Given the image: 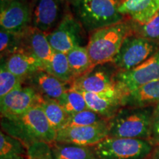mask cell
Wrapping results in <instances>:
<instances>
[{
  "label": "cell",
  "instance_id": "obj_23",
  "mask_svg": "<svg viewBox=\"0 0 159 159\" xmlns=\"http://www.w3.org/2000/svg\"><path fill=\"white\" fill-rule=\"evenodd\" d=\"M45 71L67 84L71 85L74 80V77L69 66L66 54L65 53L54 52L50 62Z\"/></svg>",
  "mask_w": 159,
  "mask_h": 159
},
{
  "label": "cell",
  "instance_id": "obj_4",
  "mask_svg": "<svg viewBox=\"0 0 159 159\" xmlns=\"http://www.w3.org/2000/svg\"><path fill=\"white\" fill-rule=\"evenodd\" d=\"M131 32L130 21L126 19L91 33L85 47L93 65L112 62L123 41Z\"/></svg>",
  "mask_w": 159,
  "mask_h": 159
},
{
  "label": "cell",
  "instance_id": "obj_30",
  "mask_svg": "<svg viewBox=\"0 0 159 159\" xmlns=\"http://www.w3.org/2000/svg\"><path fill=\"white\" fill-rule=\"evenodd\" d=\"M27 159H55L50 144L36 142L27 148Z\"/></svg>",
  "mask_w": 159,
  "mask_h": 159
},
{
  "label": "cell",
  "instance_id": "obj_20",
  "mask_svg": "<svg viewBox=\"0 0 159 159\" xmlns=\"http://www.w3.org/2000/svg\"><path fill=\"white\" fill-rule=\"evenodd\" d=\"M50 146L55 159H97L92 147L57 142Z\"/></svg>",
  "mask_w": 159,
  "mask_h": 159
},
{
  "label": "cell",
  "instance_id": "obj_17",
  "mask_svg": "<svg viewBox=\"0 0 159 159\" xmlns=\"http://www.w3.org/2000/svg\"><path fill=\"white\" fill-rule=\"evenodd\" d=\"M25 50L34 55L47 66L52 57L54 50L47 38V34L34 27H30L23 33Z\"/></svg>",
  "mask_w": 159,
  "mask_h": 159
},
{
  "label": "cell",
  "instance_id": "obj_29",
  "mask_svg": "<svg viewBox=\"0 0 159 159\" xmlns=\"http://www.w3.org/2000/svg\"><path fill=\"white\" fill-rule=\"evenodd\" d=\"M23 80L16 76L7 69L5 61L1 60L0 67V98L8 94L19 85L22 84Z\"/></svg>",
  "mask_w": 159,
  "mask_h": 159
},
{
  "label": "cell",
  "instance_id": "obj_26",
  "mask_svg": "<svg viewBox=\"0 0 159 159\" xmlns=\"http://www.w3.org/2000/svg\"><path fill=\"white\" fill-rule=\"evenodd\" d=\"M57 102L69 116L88 109L82 93L71 86L66 91Z\"/></svg>",
  "mask_w": 159,
  "mask_h": 159
},
{
  "label": "cell",
  "instance_id": "obj_7",
  "mask_svg": "<svg viewBox=\"0 0 159 159\" xmlns=\"http://www.w3.org/2000/svg\"><path fill=\"white\" fill-rule=\"evenodd\" d=\"M158 49V43L131 32L123 41L112 63L118 70H130L150 58Z\"/></svg>",
  "mask_w": 159,
  "mask_h": 159
},
{
  "label": "cell",
  "instance_id": "obj_31",
  "mask_svg": "<svg viewBox=\"0 0 159 159\" xmlns=\"http://www.w3.org/2000/svg\"><path fill=\"white\" fill-rule=\"evenodd\" d=\"M150 141L154 146L159 144V103L155 107Z\"/></svg>",
  "mask_w": 159,
  "mask_h": 159
},
{
  "label": "cell",
  "instance_id": "obj_13",
  "mask_svg": "<svg viewBox=\"0 0 159 159\" xmlns=\"http://www.w3.org/2000/svg\"><path fill=\"white\" fill-rule=\"evenodd\" d=\"M1 29L14 33H22L31 27V8L25 0H13L1 8Z\"/></svg>",
  "mask_w": 159,
  "mask_h": 159
},
{
  "label": "cell",
  "instance_id": "obj_3",
  "mask_svg": "<svg viewBox=\"0 0 159 159\" xmlns=\"http://www.w3.org/2000/svg\"><path fill=\"white\" fill-rule=\"evenodd\" d=\"M155 107H122L108 120V137L150 140Z\"/></svg>",
  "mask_w": 159,
  "mask_h": 159
},
{
  "label": "cell",
  "instance_id": "obj_16",
  "mask_svg": "<svg viewBox=\"0 0 159 159\" xmlns=\"http://www.w3.org/2000/svg\"><path fill=\"white\" fill-rule=\"evenodd\" d=\"M118 11L134 22H148L159 11V0H121Z\"/></svg>",
  "mask_w": 159,
  "mask_h": 159
},
{
  "label": "cell",
  "instance_id": "obj_2",
  "mask_svg": "<svg viewBox=\"0 0 159 159\" xmlns=\"http://www.w3.org/2000/svg\"><path fill=\"white\" fill-rule=\"evenodd\" d=\"M72 14L89 35L127 19L118 11L121 0H68Z\"/></svg>",
  "mask_w": 159,
  "mask_h": 159
},
{
  "label": "cell",
  "instance_id": "obj_6",
  "mask_svg": "<svg viewBox=\"0 0 159 159\" xmlns=\"http://www.w3.org/2000/svg\"><path fill=\"white\" fill-rule=\"evenodd\" d=\"M86 33L82 25L72 14L69 6L62 21L47 35V38L53 50L66 54L75 47L86 46L89 40Z\"/></svg>",
  "mask_w": 159,
  "mask_h": 159
},
{
  "label": "cell",
  "instance_id": "obj_22",
  "mask_svg": "<svg viewBox=\"0 0 159 159\" xmlns=\"http://www.w3.org/2000/svg\"><path fill=\"white\" fill-rule=\"evenodd\" d=\"M0 159H27V148L19 139L1 130Z\"/></svg>",
  "mask_w": 159,
  "mask_h": 159
},
{
  "label": "cell",
  "instance_id": "obj_21",
  "mask_svg": "<svg viewBox=\"0 0 159 159\" xmlns=\"http://www.w3.org/2000/svg\"><path fill=\"white\" fill-rule=\"evenodd\" d=\"M74 80L82 76L94 66L91 62L86 47H77L66 53Z\"/></svg>",
  "mask_w": 159,
  "mask_h": 159
},
{
  "label": "cell",
  "instance_id": "obj_28",
  "mask_svg": "<svg viewBox=\"0 0 159 159\" xmlns=\"http://www.w3.org/2000/svg\"><path fill=\"white\" fill-rule=\"evenodd\" d=\"M106 120L107 119L103 118L102 116H100L97 113L88 108L86 110L69 116L68 121H67L64 128L89 126V125L99 124V123Z\"/></svg>",
  "mask_w": 159,
  "mask_h": 159
},
{
  "label": "cell",
  "instance_id": "obj_14",
  "mask_svg": "<svg viewBox=\"0 0 159 159\" xmlns=\"http://www.w3.org/2000/svg\"><path fill=\"white\" fill-rule=\"evenodd\" d=\"M23 83L37 91L43 99L58 101L63 94L71 87L61 80L45 70H39L27 77Z\"/></svg>",
  "mask_w": 159,
  "mask_h": 159
},
{
  "label": "cell",
  "instance_id": "obj_18",
  "mask_svg": "<svg viewBox=\"0 0 159 159\" xmlns=\"http://www.w3.org/2000/svg\"><path fill=\"white\" fill-rule=\"evenodd\" d=\"M3 60L10 71L16 76L25 80L39 70H44L43 63L34 55L23 50L10 55Z\"/></svg>",
  "mask_w": 159,
  "mask_h": 159
},
{
  "label": "cell",
  "instance_id": "obj_15",
  "mask_svg": "<svg viewBox=\"0 0 159 159\" xmlns=\"http://www.w3.org/2000/svg\"><path fill=\"white\" fill-rule=\"evenodd\" d=\"M80 92L84 97L88 108L97 113L107 120L113 118L119 109L122 108L123 95L116 88L104 94Z\"/></svg>",
  "mask_w": 159,
  "mask_h": 159
},
{
  "label": "cell",
  "instance_id": "obj_33",
  "mask_svg": "<svg viewBox=\"0 0 159 159\" xmlns=\"http://www.w3.org/2000/svg\"><path fill=\"white\" fill-rule=\"evenodd\" d=\"M0 1H1V8H2L5 5H7V4L11 2L13 0H0Z\"/></svg>",
  "mask_w": 159,
  "mask_h": 159
},
{
  "label": "cell",
  "instance_id": "obj_24",
  "mask_svg": "<svg viewBox=\"0 0 159 159\" xmlns=\"http://www.w3.org/2000/svg\"><path fill=\"white\" fill-rule=\"evenodd\" d=\"M41 106L49 124L55 130L64 128L69 116L57 100L44 99Z\"/></svg>",
  "mask_w": 159,
  "mask_h": 159
},
{
  "label": "cell",
  "instance_id": "obj_12",
  "mask_svg": "<svg viewBox=\"0 0 159 159\" xmlns=\"http://www.w3.org/2000/svg\"><path fill=\"white\" fill-rule=\"evenodd\" d=\"M108 136V120L99 124L69 127L57 131L55 142L92 147Z\"/></svg>",
  "mask_w": 159,
  "mask_h": 159
},
{
  "label": "cell",
  "instance_id": "obj_5",
  "mask_svg": "<svg viewBox=\"0 0 159 159\" xmlns=\"http://www.w3.org/2000/svg\"><path fill=\"white\" fill-rule=\"evenodd\" d=\"M153 148L150 140L108 136L92 146L97 159H148Z\"/></svg>",
  "mask_w": 159,
  "mask_h": 159
},
{
  "label": "cell",
  "instance_id": "obj_27",
  "mask_svg": "<svg viewBox=\"0 0 159 159\" xmlns=\"http://www.w3.org/2000/svg\"><path fill=\"white\" fill-rule=\"evenodd\" d=\"M130 23L133 33L159 44V11L148 22L140 24L130 21Z\"/></svg>",
  "mask_w": 159,
  "mask_h": 159
},
{
  "label": "cell",
  "instance_id": "obj_19",
  "mask_svg": "<svg viewBox=\"0 0 159 159\" xmlns=\"http://www.w3.org/2000/svg\"><path fill=\"white\" fill-rule=\"evenodd\" d=\"M159 103V80L147 83L123 96L122 107L145 108Z\"/></svg>",
  "mask_w": 159,
  "mask_h": 159
},
{
  "label": "cell",
  "instance_id": "obj_8",
  "mask_svg": "<svg viewBox=\"0 0 159 159\" xmlns=\"http://www.w3.org/2000/svg\"><path fill=\"white\" fill-rule=\"evenodd\" d=\"M159 80V49L150 58L128 71H117L116 88L123 96L147 83Z\"/></svg>",
  "mask_w": 159,
  "mask_h": 159
},
{
  "label": "cell",
  "instance_id": "obj_32",
  "mask_svg": "<svg viewBox=\"0 0 159 159\" xmlns=\"http://www.w3.org/2000/svg\"><path fill=\"white\" fill-rule=\"evenodd\" d=\"M148 159H159V144L155 145Z\"/></svg>",
  "mask_w": 159,
  "mask_h": 159
},
{
  "label": "cell",
  "instance_id": "obj_9",
  "mask_svg": "<svg viewBox=\"0 0 159 159\" xmlns=\"http://www.w3.org/2000/svg\"><path fill=\"white\" fill-rule=\"evenodd\" d=\"M69 7L68 0H33L31 27L49 34L62 21Z\"/></svg>",
  "mask_w": 159,
  "mask_h": 159
},
{
  "label": "cell",
  "instance_id": "obj_1",
  "mask_svg": "<svg viewBox=\"0 0 159 159\" xmlns=\"http://www.w3.org/2000/svg\"><path fill=\"white\" fill-rule=\"evenodd\" d=\"M2 130L21 141L27 148L36 142H55L57 131L49 124L41 105L11 117H1Z\"/></svg>",
  "mask_w": 159,
  "mask_h": 159
},
{
  "label": "cell",
  "instance_id": "obj_11",
  "mask_svg": "<svg viewBox=\"0 0 159 159\" xmlns=\"http://www.w3.org/2000/svg\"><path fill=\"white\" fill-rule=\"evenodd\" d=\"M43 99L34 89L22 83L0 98L1 117L19 116L41 105Z\"/></svg>",
  "mask_w": 159,
  "mask_h": 159
},
{
  "label": "cell",
  "instance_id": "obj_25",
  "mask_svg": "<svg viewBox=\"0 0 159 159\" xmlns=\"http://www.w3.org/2000/svg\"><path fill=\"white\" fill-rule=\"evenodd\" d=\"M25 50L22 33H14L1 29L0 30V54L1 59Z\"/></svg>",
  "mask_w": 159,
  "mask_h": 159
},
{
  "label": "cell",
  "instance_id": "obj_10",
  "mask_svg": "<svg viewBox=\"0 0 159 159\" xmlns=\"http://www.w3.org/2000/svg\"><path fill=\"white\" fill-rule=\"evenodd\" d=\"M118 71L112 62L96 65L88 72L75 78L71 86L83 92L104 94L116 89L115 76Z\"/></svg>",
  "mask_w": 159,
  "mask_h": 159
}]
</instances>
